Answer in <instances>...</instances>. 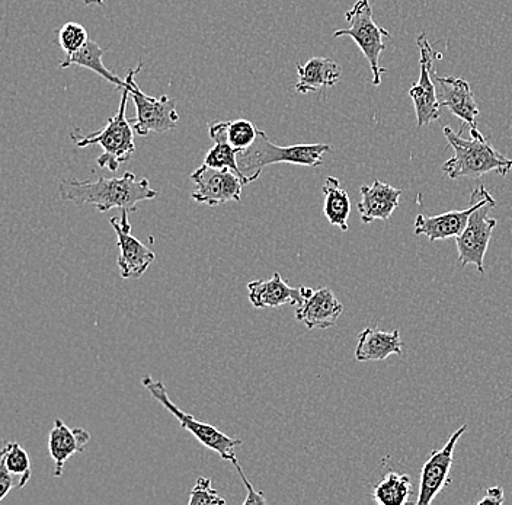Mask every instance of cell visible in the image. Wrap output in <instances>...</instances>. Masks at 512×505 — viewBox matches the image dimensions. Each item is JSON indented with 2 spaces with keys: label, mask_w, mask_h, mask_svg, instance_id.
<instances>
[{
  "label": "cell",
  "mask_w": 512,
  "mask_h": 505,
  "mask_svg": "<svg viewBox=\"0 0 512 505\" xmlns=\"http://www.w3.org/2000/svg\"><path fill=\"white\" fill-rule=\"evenodd\" d=\"M60 198L64 203L76 206L91 204L99 213L112 209L137 212V204L158 197V191L150 187L149 180L126 172L120 178H98L95 181L63 180L59 184Z\"/></svg>",
  "instance_id": "1"
},
{
  "label": "cell",
  "mask_w": 512,
  "mask_h": 505,
  "mask_svg": "<svg viewBox=\"0 0 512 505\" xmlns=\"http://www.w3.org/2000/svg\"><path fill=\"white\" fill-rule=\"evenodd\" d=\"M448 145L454 150V156L443 165V172L450 180L470 178L478 180L489 172H498L505 177L512 169V159L496 152L478 129H470V139H463L451 127H444Z\"/></svg>",
  "instance_id": "2"
},
{
  "label": "cell",
  "mask_w": 512,
  "mask_h": 505,
  "mask_svg": "<svg viewBox=\"0 0 512 505\" xmlns=\"http://www.w3.org/2000/svg\"><path fill=\"white\" fill-rule=\"evenodd\" d=\"M121 91L123 94H121L120 108H118L117 114L108 120L104 129L86 134V136H83L79 129L73 130V133L70 134L78 147L101 146L104 153L99 156L96 163L99 168H107L111 172H117L121 163L127 162L136 150V143H134L136 131L130 124L131 120H127L126 117L128 98H131L127 82L126 88Z\"/></svg>",
  "instance_id": "3"
},
{
  "label": "cell",
  "mask_w": 512,
  "mask_h": 505,
  "mask_svg": "<svg viewBox=\"0 0 512 505\" xmlns=\"http://www.w3.org/2000/svg\"><path fill=\"white\" fill-rule=\"evenodd\" d=\"M326 143L316 145L277 146L268 139L264 130H258L254 145L239 153V168L248 177L261 175L262 169L275 163H291V165L316 168L323 163V155L331 152Z\"/></svg>",
  "instance_id": "4"
},
{
  "label": "cell",
  "mask_w": 512,
  "mask_h": 505,
  "mask_svg": "<svg viewBox=\"0 0 512 505\" xmlns=\"http://www.w3.org/2000/svg\"><path fill=\"white\" fill-rule=\"evenodd\" d=\"M345 19L350 27L335 31L334 38L351 37L357 43L370 63L373 85L379 86L382 83V75L386 72V69L379 65L380 56L386 49L384 38H390L392 35L374 22L373 8L368 0H357L345 14Z\"/></svg>",
  "instance_id": "5"
},
{
  "label": "cell",
  "mask_w": 512,
  "mask_h": 505,
  "mask_svg": "<svg viewBox=\"0 0 512 505\" xmlns=\"http://www.w3.org/2000/svg\"><path fill=\"white\" fill-rule=\"evenodd\" d=\"M142 383L144 388L147 389V392H149L163 408L168 409L176 420L179 421V425H181L184 430L190 431L192 436L200 441L204 447L216 452L223 460H229V462L232 463L238 460L236 459L235 449L236 447L242 446V440L227 436V434L217 430L213 425L200 423V421L195 420L191 414L176 407L174 402L171 401V398H169L165 383H163L162 380H153L150 376H144Z\"/></svg>",
  "instance_id": "6"
},
{
  "label": "cell",
  "mask_w": 512,
  "mask_h": 505,
  "mask_svg": "<svg viewBox=\"0 0 512 505\" xmlns=\"http://www.w3.org/2000/svg\"><path fill=\"white\" fill-rule=\"evenodd\" d=\"M143 69V62L136 69L127 72L126 82L130 95L136 105V118H133V129L139 136L150 133H166L178 127L179 115L176 113V101L166 97L153 98L144 94L136 83V75Z\"/></svg>",
  "instance_id": "7"
},
{
  "label": "cell",
  "mask_w": 512,
  "mask_h": 505,
  "mask_svg": "<svg viewBox=\"0 0 512 505\" xmlns=\"http://www.w3.org/2000/svg\"><path fill=\"white\" fill-rule=\"evenodd\" d=\"M416 44L421 53V59H419L421 73H419L418 82L409 89V97L414 101L418 129H422V127L440 120L443 107L438 99L437 88L432 82V75H435L434 51L428 41L427 33L418 35Z\"/></svg>",
  "instance_id": "8"
},
{
  "label": "cell",
  "mask_w": 512,
  "mask_h": 505,
  "mask_svg": "<svg viewBox=\"0 0 512 505\" xmlns=\"http://www.w3.org/2000/svg\"><path fill=\"white\" fill-rule=\"evenodd\" d=\"M190 180L195 188L191 198L204 206H220V204L242 200V191L245 182L235 172L229 169L211 168L203 165L192 172Z\"/></svg>",
  "instance_id": "9"
},
{
  "label": "cell",
  "mask_w": 512,
  "mask_h": 505,
  "mask_svg": "<svg viewBox=\"0 0 512 505\" xmlns=\"http://www.w3.org/2000/svg\"><path fill=\"white\" fill-rule=\"evenodd\" d=\"M495 198L489 194L488 188L485 185H479L478 188L470 194V206L464 210H453L437 216L427 217L424 214H419L415 220L416 236L425 235L431 242L446 241V239L457 238L469 222V217L479 207L485 206L486 203H491Z\"/></svg>",
  "instance_id": "10"
},
{
  "label": "cell",
  "mask_w": 512,
  "mask_h": 505,
  "mask_svg": "<svg viewBox=\"0 0 512 505\" xmlns=\"http://www.w3.org/2000/svg\"><path fill=\"white\" fill-rule=\"evenodd\" d=\"M496 206V201L486 203L472 213L466 228L456 238L457 252H459L460 267L476 265L479 273H485V255L491 242L492 232L496 226V219L489 216V212Z\"/></svg>",
  "instance_id": "11"
},
{
  "label": "cell",
  "mask_w": 512,
  "mask_h": 505,
  "mask_svg": "<svg viewBox=\"0 0 512 505\" xmlns=\"http://www.w3.org/2000/svg\"><path fill=\"white\" fill-rule=\"evenodd\" d=\"M469 425L463 424L457 428L450 439L444 444L443 449L435 450L422 466L421 478H419V492L416 505H430L444 488L450 485V471L453 465L454 450L457 441L466 433Z\"/></svg>",
  "instance_id": "12"
},
{
  "label": "cell",
  "mask_w": 512,
  "mask_h": 505,
  "mask_svg": "<svg viewBox=\"0 0 512 505\" xmlns=\"http://www.w3.org/2000/svg\"><path fill=\"white\" fill-rule=\"evenodd\" d=\"M128 210H121V217H112L110 220L112 229L117 235L118 249V268L123 278H142L144 273L149 270L150 265L156 261V254L142 244L139 239L134 238L131 233V225L128 222Z\"/></svg>",
  "instance_id": "13"
},
{
  "label": "cell",
  "mask_w": 512,
  "mask_h": 505,
  "mask_svg": "<svg viewBox=\"0 0 512 505\" xmlns=\"http://www.w3.org/2000/svg\"><path fill=\"white\" fill-rule=\"evenodd\" d=\"M438 99L443 108H447L470 129H478L476 121L479 117V107L475 95L470 89L469 82L456 76L437 78Z\"/></svg>",
  "instance_id": "14"
},
{
  "label": "cell",
  "mask_w": 512,
  "mask_h": 505,
  "mask_svg": "<svg viewBox=\"0 0 512 505\" xmlns=\"http://www.w3.org/2000/svg\"><path fill=\"white\" fill-rule=\"evenodd\" d=\"M344 312V305L336 299L335 293L328 287L315 290L312 296L297 306L296 319L307 329H329L336 325Z\"/></svg>",
  "instance_id": "15"
},
{
  "label": "cell",
  "mask_w": 512,
  "mask_h": 505,
  "mask_svg": "<svg viewBox=\"0 0 512 505\" xmlns=\"http://www.w3.org/2000/svg\"><path fill=\"white\" fill-rule=\"evenodd\" d=\"M249 302L256 309L280 308L284 305L300 306L304 302L302 287H291L280 273L270 280H255L248 284Z\"/></svg>",
  "instance_id": "16"
},
{
  "label": "cell",
  "mask_w": 512,
  "mask_h": 505,
  "mask_svg": "<svg viewBox=\"0 0 512 505\" xmlns=\"http://www.w3.org/2000/svg\"><path fill=\"white\" fill-rule=\"evenodd\" d=\"M361 201L357 209L364 225H370L374 220H389L399 206L402 190L374 180L371 185L361 187Z\"/></svg>",
  "instance_id": "17"
},
{
  "label": "cell",
  "mask_w": 512,
  "mask_h": 505,
  "mask_svg": "<svg viewBox=\"0 0 512 505\" xmlns=\"http://www.w3.org/2000/svg\"><path fill=\"white\" fill-rule=\"evenodd\" d=\"M91 441V433L85 428H69L62 420L54 421L53 430L48 436V452L54 462V478L63 475L64 465L76 453L85 452L86 444Z\"/></svg>",
  "instance_id": "18"
},
{
  "label": "cell",
  "mask_w": 512,
  "mask_h": 505,
  "mask_svg": "<svg viewBox=\"0 0 512 505\" xmlns=\"http://www.w3.org/2000/svg\"><path fill=\"white\" fill-rule=\"evenodd\" d=\"M402 338L399 329L392 332L382 329L366 328L358 335V344L355 348V359L357 361H382L387 357L400 356L402 354Z\"/></svg>",
  "instance_id": "19"
},
{
  "label": "cell",
  "mask_w": 512,
  "mask_h": 505,
  "mask_svg": "<svg viewBox=\"0 0 512 505\" xmlns=\"http://www.w3.org/2000/svg\"><path fill=\"white\" fill-rule=\"evenodd\" d=\"M296 91L310 94L320 89L332 88L341 81L342 69L335 60L328 57H313L304 65H297Z\"/></svg>",
  "instance_id": "20"
},
{
  "label": "cell",
  "mask_w": 512,
  "mask_h": 505,
  "mask_svg": "<svg viewBox=\"0 0 512 505\" xmlns=\"http://www.w3.org/2000/svg\"><path fill=\"white\" fill-rule=\"evenodd\" d=\"M110 47H101L95 41L89 40L85 46L73 54H66V57L60 63V69H67L70 66L85 67V69L92 70L96 75L101 76L105 81L110 82L112 86L117 89L126 88V79H120L114 72H111L105 63L102 62V57L107 53Z\"/></svg>",
  "instance_id": "21"
},
{
  "label": "cell",
  "mask_w": 512,
  "mask_h": 505,
  "mask_svg": "<svg viewBox=\"0 0 512 505\" xmlns=\"http://www.w3.org/2000/svg\"><path fill=\"white\" fill-rule=\"evenodd\" d=\"M325 204H323V214L332 226H336L347 232L348 217L351 214V200L347 191L342 190L338 178L329 177L322 187Z\"/></svg>",
  "instance_id": "22"
},
{
  "label": "cell",
  "mask_w": 512,
  "mask_h": 505,
  "mask_svg": "<svg viewBox=\"0 0 512 505\" xmlns=\"http://www.w3.org/2000/svg\"><path fill=\"white\" fill-rule=\"evenodd\" d=\"M208 134L211 140L224 139L230 146L238 149L239 152L254 145L258 129L249 120L219 121V123L208 124Z\"/></svg>",
  "instance_id": "23"
},
{
  "label": "cell",
  "mask_w": 512,
  "mask_h": 505,
  "mask_svg": "<svg viewBox=\"0 0 512 505\" xmlns=\"http://www.w3.org/2000/svg\"><path fill=\"white\" fill-rule=\"evenodd\" d=\"M411 494V478L405 473L389 472L374 487L373 500L380 505H405Z\"/></svg>",
  "instance_id": "24"
},
{
  "label": "cell",
  "mask_w": 512,
  "mask_h": 505,
  "mask_svg": "<svg viewBox=\"0 0 512 505\" xmlns=\"http://www.w3.org/2000/svg\"><path fill=\"white\" fill-rule=\"evenodd\" d=\"M214 146L208 150L206 158H204V165L211 166V168L217 169H229V171L238 174L245 185L251 184L258 180L261 175H254V177H248L243 174L242 169L239 168L238 156L239 150L229 145L224 139L213 140Z\"/></svg>",
  "instance_id": "25"
},
{
  "label": "cell",
  "mask_w": 512,
  "mask_h": 505,
  "mask_svg": "<svg viewBox=\"0 0 512 505\" xmlns=\"http://www.w3.org/2000/svg\"><path fill=\"white\" fill-rule=\"evenodd\" d=\"M0 463L8 468V471L18 478L19 487L24 488L30 482L32 476L31 459L27 450L19 443H8L2 450Z\"/></svg>",
  "instance_id": "26"
},
{
  "label": "cell",
  "mask_w": 512,
  "mask_h": 505,
  "mask_svg": "<svg viewBox=\"0 0 512 505\" xmlns=\"http://www.w3.org/2000/svg\"><path fill=\"white\" fill-rule=\"evenodd\" d=\"M88 31L83 25L76 22H67L62 28L56 31L54 43L66 54H73L82 49L88 43Z\"/></svg>",
  "instance_id": "27"
},
{
  "label": "cell",
  "mask_w": 512,
  "mask_h": 505,
  "mask_svg": "<svg viewBox=\"0 0 512 505\" xmlns=\"http://www.w3.org/2000/svg\"><path fill=\"white\" fill-rule=\"evenodd\" d=\"M190 505H201V504H226V500L220 497L219 492L216 489L211 488V479L201 478L197 479V484L192 488L190 494Z\"/></svg>",
  "instance_id": "28"
},
{
  "label": "cell",
  "mask_w": 512,
  "mask_h": 505,
  "mask_svg": "<svg viewBox=\"0 0 512 505\" xmlns=\"http://www.w3.org/2000/svg\"><path fill=\"white\" fill-rule=\"evenodd\" d=\"M233 466H235L236 471H238L240 478H242L243 484H245L246 489H248V497L243 501V505L249 504H267V498L264 497L262 492H256L254 487H252L249 479L246 478L245 473H243L242 466L239 465L238 460L233 462Z\"/></svg>",
  "instance_id": "29"
},
{
  "label": "cell",
  "mask_w": 512,
  "mask_h": 505,
  "mask_svg": "<svg viewBox=\"0 0 512 505\" xmlns=\"http://www.w3.org/2000/svg\"><path fill=\"white\" fill-rule=\"evenodd\" d=\"M19 481L8 471L3 463H0V501L5 500L6 495L12 491V488H18Z\"/></svg>",
  "instance_id": "30"
},
{
  "label": "cell",
  "mask_w": 512,
  "mask_h": 505,
  "mask_svg": "<svg viewBox=\"0 0 512 505\" xmlns=\"http://www.w3.org/2000/svg\"><path fill=\"white\" fill-rule=\"evenodd\" d=\"M504 489L499 487H492L486 489L485 498L479 501L480 504H496L501 505L504 504Z\"/></svg>",
  "instance_id": "31"
},
{
  "label": "cell",
  "mask_w": 512,
  "mask_h": 505,
  "mask_svg": "<svg viewBox=\"0 0 512 505\" xmlns=\"http://www.w3.org/2000/svg\"><path fill=\"white\" fill-rule=\"evenodd\" d=\"M83 3H85L86 6L89 5H104V0H83Z\"/></svg>",
  "instance_id": "32"
}]
</instances>
